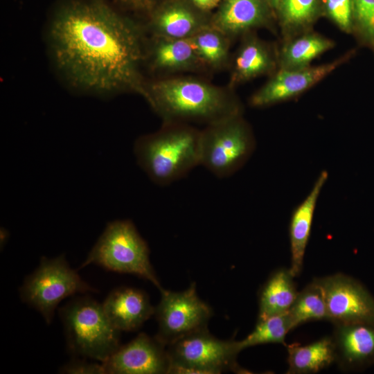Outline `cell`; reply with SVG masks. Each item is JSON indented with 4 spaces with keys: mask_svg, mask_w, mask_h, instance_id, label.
<instances>
[{
    "mask_svg": "<svg viewBox=\"0 0 374 374\" xmlns=\"http://www.w3.org/2000/svg\"><path fill=\"white\" fill-rule=\"evenodd\" d=\"M54 66L73 88L107 96H143L141 37L131 22L103 0H71L54 14L48 29Z\"/></svg>",
    "mask_w": 374,
    "mask_h": 374,
    "instance_id": "cell-1",
    "label": "cell"
},
{
    "mask_svg": "<svg viewBox=\"0 0 374 374\" xmlns=\"http://www.w3.org/2000/svg\"><path fill=\"white\" fill-rule=\"evenodd\" d=\"M166 122L211 124L241 114L238 102L217 87L193 79H170L145 86L143 96Z\"/></svg>",
    "mask_w": 374,
    "mask_h": 374,
    "instance_id": "cell-2",
    "label": "cell"
},
{
    "mask_svg": "<svg viewBox=\"0 0 374 374\" xmlns=\"http://www.w3.org/2000/svg\"><path fill=\"white\" fill-rule=\"evenodd\" d=\"M200 132L167 122L158 132L139 138L134 146L138 165L158 185H168L199 166Z\"/></svg>",
    "mask_w": 374,
    "mask_h": 374,
    "instance_id": "cell-3",
    "label": "cell"
},
{
    "mask_svg": "<svg viewBox=\"0 0 374 374\" xmlns=\"http://www.w3.org/2000/svg\"><path fill=\"white\" fill-rule=\"evenodd\" d=\"M69 350L75 355L105 362L120 345L121 332L111 323L102 304L78 297L60 310Z\"/></svg>",
    "mask_w": 374,
    "mask_h": 374,
    "instance_id": "cell-4",
    "label": "cell"
},
{
    "mask_svg": "<svg viewBox=\"0 0 374 374\" xmlns=\"http://www.w3.org/2000/svg\"><path fill=\"white\" fill-rule=\"evenodd\" d=\"M149 255L148 246L132 222L115 220L107 224L80 269L94 264L114 272L134 274L149 280L161 292L165 289Z\"/></svg>",
    "mask_w": 374,
    "mask_h": 374,
    "instance_id": "cell-5",
    "label": "cell"
},
{
    "mask_svg": "<svg viewBox=\"0 0 374 374\" xmlns=\"http://www.w3.org/2000/svg\"><path fill=\"white\" fill-rule=\"evenodd\" d=\"M166 349L170 361L168 373H249L237 363L240 352L237 341L220 339L212 335L208 328L175 341Z\"/></svg>",
    "mask_w": 374,
    "mask_h": 374,
    "instance_id": "cell-6",
    "label": "cell"
},
{
    "mask_svg": "<svg viewBox=\"0 0 374 374\" xmlns=\"http://www.w3.org/2000/svg\"><path fill=\"white\" fill-rule=\"evenodd\" d=\"M254 150V138L241 114L231 116L200 132L199 166L226 178L240 169Z\"/></svg>",
    "mask_w": 374,
    "mask_h": 374,
    "instance_id": "cell-7",
    "label": "cell"
},
{
    "mask_svg": "<svg viewBox=\"0 0 374 374\" xmlns=\"http://www.w3.org/2000/svg\"><path fill=\"white\" fill-rule=\"evenodd\" d=\"M96 292L71 269L64 255L42 257L38 267L26 276L20 287L21 300L37 310L47 324L51 323L58 304L76 293Z\"/></svg>",
    "mask_w": 374,
    "mask_h": 374,
    "instance_id": "cell-8",
    "label": "cell"
},
{
    "mask_svg": "<svg viewBox=\"0 0 374 374\" xmlns=\"http://www.w3.org/2000/svg\"><path fill=\"white\" fill-rule=\"evenodd\" d=\"M154 315L158 321L155 337L166 346L194 332L208 328L213 310L197 295L195 283L182 292L163 290Z\"/></svg>",
    "mask_w": 374,
    "mask_h": 374,
    "instance_id": "cell-9",
    "label": "cell"
},
{
    "mask_svg": "<svg viewBox=\"0 0 374 374\" xmlns=\"http://www.w3.org/2000/svg\"><path fill=\"white\" fill-rule=\"evenodd\" d=\"M315 279L323 294L329 321L374 325V297L361 283L341 273Z\"/></svg>",
    "mask_w": 374,
    "mask_h": 374,
    "instance_id": "cell-10",
    "label": "cell"
},
{
    "mask_svg": "<svg viewBox=\"0 0 374 374\" xmlns=\"http://www.w3.org/2000/svg\"><path fill=\"white\" fill-rule=\"evenodd\" d=\"M353 52L317 66L278 70L250 98L253 107H265L292 99L319 82L346 62Z\"/></svg>",
    "mask_w": 374,
    "mask_h": 374,
    "instance_id": "cell-11",
    "label": "cell"
},
{
    "mask_svg": "<svg viewBox=\"0 0 374 374\" xmlns=\"http://www.w3.org/2000/svg\"><path fill=\"white\" fill-rule=\"evenodd\" d=\"M102 364L107 374H166L170 368L166 346L145 333L120 346Z\"/></svg>",
    "mask_w": 374,
    "mask_h": 374,
    "instance_id": "cell-12",
    "label": "cell"
},
{
    "mask_svg": "<svg viewBox=\"0 0 374 374\" xmlns=\"http://www.w3.org/2000/svg\"><path fill=\"white\" fill-rule=\"evenodd\" d=\"M331 336L336 361L344 371L364 369L374 364V325L334 324Z\"/></svg>",
    "mask_w": 374,
    "mask_h": 374,
    "instance_id": "cell-13",
    "label": "cell"
},
{
    "mask_svg": "<svg viewBox=\"0 0 374 374\" xmlns=\"http://www.w3.org/2000/svg\"><path fill=\"white\" fill-rule=\"evenodd\" d=\"M102 305L111 323L120 332L138 330L155 311L145 292L127 287L114 290Z\"/></svg>",
    "mask_w": 374,
    "mask_h": 374,
    "instance_id": "cell-14",
    "label": "cell"
},
{
    "mask_svg": "<svg viewBox=\"0 0 374 374\" xmlns=\"http://www.w3.org/2000/svg\"><path fill=\"white\" fill-rule=\"evenodd\" d=\"M328 178V172L322 171L308 195L292 212L289 226L291 254L289 269L294 277L299 276L302 271L317 203Z\"/></svg>",
    "mask_w": 374,
    "mask_h": 374,
    "instance_id": "cell-15",
    "label": "cell"
},
{
    "mask_svg": "<svg viewBox=\"0 0 374 374\" xmlns=\"http://www.w3.org/2000/svg\"><path fill=\"white\" fill-rule=\"evenodd\" d=\"M265 0H226L220 9L214 28L225 35H236L265 26L269 17Z\"/></svg>",
    "mask_w": 374,
    "mask_h": 374,
    "instance_id": "cell-16",
    "label": "cell"
},
{
    "mask_svg": "<svg viewBox=\"0 0 374 374\" xmlns=\"http://www.w3.org/2000/svg\"><path fill=\"white\" fill-rule=\"evenodd\" d=\"M335 46V42L312 30L283 40L278 51V69H295L311 62Z\"/></svg>",
    "mask_w": 374,
    "mask_h": 374,
    "instance_id": "cell-17",
    "label": "cell"
},
{
    "mask_svg": "<svg viewBox=\"0 0 374 374\" xmlns=\"http://www.w3.org/2000/svg\"><path fill=\"white\" fill-rule=\"evenodd\" d=\"M294 278L289 268L271 273L259 290L258 319L289 311L299 292Z\"/></svg>",
    "mask_w": 374,
    "mask_h": 374,
    "instance_id": "cell-18",
    "label": "cell"
},
{
    "mask_svg": "<svg viewBox=\"0 0 374 374\" xmlns=\"http://www.w3.org/2000/svg\"><path fill=\"white\" fill-rule=\"evenodd\" d=\"M278 67V53L254 37L247 39L235 57L231 81L243 82Z\"/></svg>",
    "mask_w": 374,
    "mask_h": 374,
    "instance_id": "cell-19",
    "label": "cell"
},
{
    "mask_svg": "<svg viewBox=\"0 0 374 374\" xmlns=\"http://www.w3.org/2000/svg\"><path fill=\"white\" fill-rule=\"evenodd\" d=\"M287 374L316 373L335 362L336 355L331 337H322L307 345H287Z\"/></svg>",
    "mask_w": 374,
    "mask_h": 374,
    "instance_id": "cell-20",
    "label": "cell"
},
{
    "mask_svg": "<svg viewBox=\"0 0 374 374\" xmlns=\"http://www.w3.org/2000/svg\"><path fill=\"white\" fill-rule=\"evenodd\" d=\"M276 9L283 40L312 30L322 15L321 0H276Z\"/></svg>",
    "mask_w": 374,
    "mask_h": 374,
    "instance_id": "cell-21",
    "label": "cell"
},
{
    "mask_svg": "<svg viewBox=\"0 0 374 374\" xmlns=\"http://www.w3.org/2000/svg\"><path fill=\"white\" fill-rule=\"evenodd\" d=\"M154 66L163 69L192 68L202 62L190 38L159 37L152 51Z\"/></svg>",
    "mask_w": 374,
    "mask_h": 374,
    "instance_id": "cell-22",
    "label": "cell"
},
{
    "mask_svg": "<svg viewBox=\"0 0 374 374\" xmlns=\"http://www.w3.org/2000/svg\"><path fill=\"white\" fill-rule=\"evenodd\" d=\"M159 37L166 39L190 38L206 28L195 15L181 6L168 7L158 13L153 22Z\"/></svg>",
    "mask_w": 374,
    "mask_h": 374,
    "instance_id": "cell-23",
    "label": "cell"
},
{
    "mask_svg": "<svg viewBox=\"0 0 374 374\" xmlns=\"http://www.w3.org/2000/svg\"><path fill=\"white\" fill-rule=\"evenodd\" d=\"M287 312L292 330L309 321H328L323 294L315 278L298 292Z\"/></svg>",
    "mask_w": 374,
    "mask_h": 374,
    "instance_id": "cell-24",
    "label": "cell"
},
{
    "mask_svg": "<svg viewBox=\"0 0 374 374\" xmlns=\"http://www.w3.org/2000/svg\"><path fill=\"white\" fill-rule=\"evenodd\" d=\"M291 330L288 312L258 319L252 332L242 340L237 341L238 346L240 351L266 344H280L286 346L285 337Z\"/></svg>",
    "mask_w": 374,
    "mask_h": 374,
    "instance_id": "cell-25",
    "label": "cell"
},
{
    "mask_svg": "<svg viewBox=\"0 0 374 374\" xmlns=\"http://www.w3.org/2000/svg\"><path fill=\"white\" fill-rule=\"evenodd\" d=\"M224 36L217 29L206 27L190 38L202 62L219 66L228 55V46Z\"/></svg>",
    "mask_w": 374,
    "mask_h": 374,
    "instance_id": "cell-26",
    "label": "cell"
},
{
    "mask_svg": "<svg viewBox=\"0 0 374 374\" xmlns=\"http://www.w3.org/2000/svg\"><path fill=\"white\" fill-rule=\"evenodd\" d=\"M353 33L374 53V0H352Z\"/></svg>",
    "mask_w": 374,
    "mask_h": 374,
    "instance_id": "cell-27",
    "label": "cell"
},
{
    "mask_svg": "<svg viewBox=\"0 0 374 374\" xmlns=\"http://www.w3.org/2000/svg\"><path fill=\"white\" fill-rule=\"evenodd\" d=\"M322 15L346 33H353L352 0H321Z\"/></svg>",
    "mask_w": 374,
    "mask_h": 374,
    "instance_id": "cell-28",
    "label": "cell"
},
{
    "mask_svg": "<svg viewBox=\"0 0 374 374\" xmlns=\"http://www.w3.org/2000/svg\"><path fill=\"white\" fill-rule=\"evenodd\" d=\"M60 372L70 374H105L102 362L98 364L80 359L69 362L60 369Z\"/></svg>",
    "mask_w": 374,
    "mask_h": 374,
    "instance_id": "cell-29",
    "label": "cell"
},
{
    "mask_svg": "<svg viewBox=\"0 0 374 374\" xmlns=\"http://www.w3.org/2000/svg\"><path fill=\"white\" fill-rule=\"evenodd\" d=\"M128 4L139 9H149L152 7L154 0H123Z\"/></svg>",
    "mask_w": 374,
    "mask_h": 374,
    "instance_id": "cell-30",
    "label": "cell"
},
{
    "mask_svg": "<svg viewBox=\"0 0 374 374\" xmlns=\"http://www.w3.org/2000/svg\"><path fill=\"white\" fill-rule=\"evenodd\" d=\"M196 5L202 8H208L215 6L219 0H193Z\"/></svg>",
    "mask_w": 374,
    "mask_h": 374,
    "instance_id": "cell-31",
    "label": "cell"
},
{
    "mask_svg": "<svg viewBox=\"0 0 374 374\" xmlns=\"http://www.w3.org/2000/svg\"><path fill=\"white\" fill-rule=\"evenodd\" d=\"M267 3L269 4L270 6L273 7L276 0H265Z\"/></svg>",
    "mask_w": 374,
    "mask_h": 374,
    "instance_id": "cell-32",
    "label": "cell"
}]
</instances>
